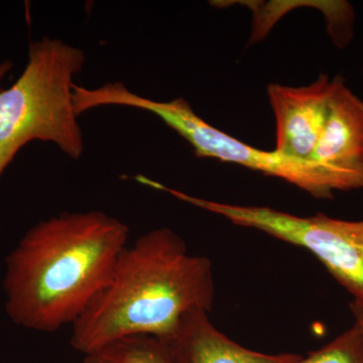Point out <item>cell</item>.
I'll return each mask as SVG.
<instances>
[{"label": "cell", "instance_id": "6da1fadb", "mask_svg": "<svg viewBox=\"0 0 363 363\" xmlns=\"http://www.w3.org/2000/svg\"><path fill=\"white\" fill-rule=\"evenodd\" d=\"M128 238L126 224L101 211L40 221L6 257L7 316L45 333L73 326L111 283Z\"/></svg>", "mask_w": 363, "mask_h": 363}, {"label": "cell", "instance_id": "7a4b0ae2", "mask_svg": "<svg viewBox=\"0 0 363 363\" xmlns=\"http://www.w3.org/2000/svg\"><path fill=\"white\" fill-rule=\"evenodd\" d=\"M214 294L210 259L172 229H154L121 253L109 285L72 326V347L86 355L125 336L168 340L190 313L211 311Z\"/></svg>", "mask_w": 363, "mask_h": 363}, {"label": "cell", "instance_id": "3957f363", "mask_svg": "<svg viewBox=\"0 0 363 363\" xmlns=\"http://www.w3.org/2000/svg\"><path fill=\"white\" fill-rule=\"evenodd\" d=\"M84 52L44 37L28 50L25 70L9 89L0 90V179L18 152L33 140L52 143L71 159L84 152L74 107V78Z\"/></svg>", "mask_w": 363, "mask_h": 363}, {"label": "cell", "instance_id": "277c9868", "mask_svg": "<svg viewBox=\"0 0 363 363\" xmlns=\"http://www.w3.org/2000/svg\"><path fill=\"white\" fill-rule=\"evenodd\" d=\"M138 108L161 118L190 143L198 157L231 162L276 177L305 191L315 199H333L335 192L352 191L357 185V174L352 168L292 159L274 150L267 152L241 142L206 123L184 98L156 101L145 97L138 101Z\"/></svg>", "mask_w": 363, "mask_h": 363}, {"label": "cell", "instance_id": "5b68a950", "mask_svg": "<svg viewBox=\"0 0 363 363\" xmlns=\"http://www.w3.org/2000/svg\"><path fill=\"white\" fill-rule=\"evenodd\" d=\"M178 199L224 217L234 225L255 229L304 248L326 267L338 284L363 304V220L326 214L298 216L264 206H243L181 192Z\"/></svg>", "mask_w": 363, "mask_h": 363}, {"label": "cell", "instance_id": "8992f818", "mask_svg": "<svg viewBox=\"0 0 363 363\" xmlns=\"http://www.w3.org/2000/svg\"><path fill=\"white\" fill-rule=\"evenodd\" d=\"M333 78L321 74L301 87L269 84L267 97L276 119L274 152L292 159L314 161L323 133Z\"/></svg>", "mask_w": 363, "mask_h": 363}, {"label": "cell", "instance_id": "52a82bcc", "mask_svg": "<svg viewBox=\"0 0 363 363\" xmlns=\"http://www.w3.org/2000/svg\"><path fill=\"white\" fill-rule=\"evenodd\" d=\"M166 341L175 363H298L303 357L248 350L217 329L206 311L190 313Z\"/></svg>", "mask_w": 363, "mask_h": 363}, {"label": "cell", "instance_id": "ba28073f", "mask_svg": "<svg viewBox=\"0 0 363 363\" xmlns=\"http://www.w3.org/2000/svg\"><path fill=\"white\" fill-rule=\"evenodd\" d=\"M313 160L336 166L363 164V100L341 76L333 78L323 133Z\"/></svg>", "mask_w": 363, "mask_h": 363}, {"label": "cell", "instance_id": "9c48e42d", "mask_svg": "<svg viewBox=\"0 0 363 363\" xmlns=\"http://www.w3.org/2000/svg\"><path fill=\"white\" fill-rule=\"evenodd\" d=\"M83 363H175L169 344L150 335L116 339L84 355Z\"/></svg>", "mask_w": 363, "mask_h": 363}, {"label": "cell", "instance_id": "30bf717a", "mask_svg": "<svg viewBox=\"0 0 363 363\" xmlns=\"http://www.w3.org/2000/svg\"><path fill=\"white\" fill-rule=\"evenodd\" d=\"M298 363H363V334L354 323Z\"/></svg>", "mask_w": 363, "mask_h": 363}, {"label": "cell", "instance_id": "8fae6325", "mask_svg": "<svg viewBox=\"0 0 363 363\" xmlns=\"http://www.w3.org/2000/svg\"><path fill=\"white\" fill-rule=\"evenodd\" d=\"M350 310L352 312L353 316H354V323L359 327L363 334V304L352 301V303L350 304Z\"/></svg>", "mask_w": 363, "mask_h": 363}, {"label": "cell", "instance_id": "7c38bea8", "mask_svg": "<svg viewBox=\"0 0 363 363\" xmlns=\"http://www.w3.org/2000/svg\"><path fill=\"white\" fill-rule=\"evenodd\" d=\"M13 64L11 61H4L0 63V90H2L1 82L6 74L13 68Z\"/></svg>", "mask_w": 363, "mask_h": 363}, {"label": "cell", "instance_id": "4fadbf2b", "mask_svg": "<svg viewBox=\"0 0 363 363\" xmlns=\"http://www.w3.org/2000/svg\"><path fill=\"white\" fill-rule=\"evenodd\" d=\"M362 72H363V70H362Z\"/></svg>", "mask_w": 363, "mask_h": 363}]
</instances>
